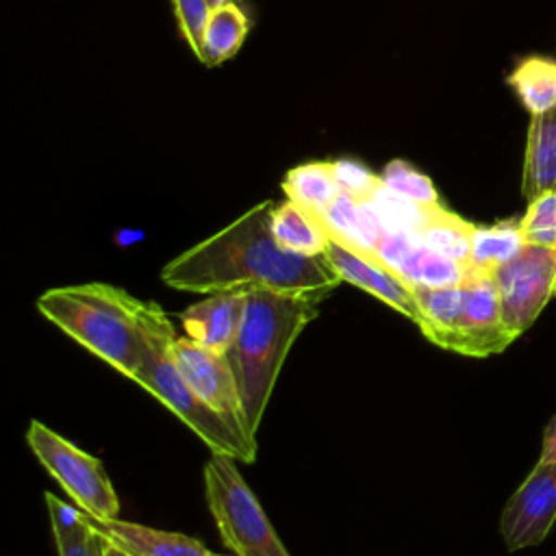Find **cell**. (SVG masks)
<instances>
[{
    "label": "cell",
    "instance_id": "1",
    "mask_svg": "<svg viewBox=\"0 0 556 556\" xmlns=\"http://www.w3.org/2000/svg\"><path fill=\"white\" fill-rule=\"evenodd\" d=\"M274 202L265 200L226 228L172 258L161 280L191 293L232 289H271L287 293L332 291L341 278L321 256H304L282 248L271 232Z\"/></svg>",
    "mask_w": 556,
    "mask_h": 556
},
{
    "label": "cell",
    "instance_id": "2",
    "mask_svg": "<svg viewBox=\"0 0 556 556\" xmlns=\"http://www.w3.org/2000/svg\"><path fill=\"white\" fill-rule=\"evenodd\" d=\"M326 293L328 291H248L239 332L224 356L232 369L245 426L254 439L287 352L304 326L317 317V304Z\"/></svg>",
    "mask_w": 556,
    "mask_h": 556
},
{
    "label": "cell",
    "instance_id": "3",
    "mask_svg": "<svg viewBox=\"0 0 556 556\" xmlns=\"http://www.w3.org/2000/svg\"><path fill=\"white\" fill-rule=\"evenodd\" d=\"M35 306L93 356L122 376L135 378L143 345L141 300L113 285L87 282L52 287L37 298Z\"/></svg>",
    "mask_w": 556,
    "mask_h": 556
},
{
    "label": "cell",
    "instance_id": "4",
    "mask_svg": "<svg viewBox=\"0 0 556 556\" xmlns=\"http://www.w3.org/2000/svg\"><path fill=\"white\" fill-rule=\"evenodd\" d=\"M139 324L143 332L141 365L135 374L150 395L165 404L187 428H191L211 452L228 454L237 460L252 463L256 447L248 445L226 419L213 410L182 378L169 354V343L176 337L169 317L156 302H143L139 306Z\"/></svg>",
    "mask_w": 556,
    "mask_h": 556
},
{
    "label": "cell",
    "instance_id": "5",
    "mask_svg": "<svg viewBox=\"0 0 556 556\" xmlns=\"http://www.w3.org/2000/svg\"><path fill=\"white\" fill-rule=\"evenodd\" d=\"M204 491L219 536L237 556H291L243 480L237 458L211 452L204 463Z\"/></svg>",
    "mask_w": 556,
    "mask_h": 556
},
{
    "label": "cell",
    "instance_id": "6",
    "mask_svg": "<svg viewBox=\"0 0 556 556\" xmlns=\"http://www.w3.org/2000/svg\"><path fill=\"white\" fill-rule=\"evenodd\" d=\"M26 443L43 469L65 489L76 506L91 519H117L119 500L102 463L70 443L65 437L33 419Z\"/></svg>",
    "mask_w": 556,
    "mask_h": 556
},
{
    "label": "cell",
    "instance_id": "7",
    "mask_svg": "<svg viewBox=\"0 0 556 556\" xmlns=\"http://www.w3.org/2000/svg\"><path fill=\"white\" fill-rule=\"evenodd\" d=\"M504 326L519 337L556 298V248L526 243L517 256L493 271Z\"/></svg>",
    "mask_w": 556,
    "mask_h": 556
},
{
    "label": "cell",
    "instance_id": "8",
    "mask_svg": "<svg viewBox=\"0 0 556 556\" xmlns=\"http://www.w3.org/2000/svg\"><path fill=\"white\" fill-rule=\"evenodd\" d=\"M172 361L187 380V384L213 408L226 424L252 447L256 439L250 434L243 417V406L232 369L224 354L213 352L189 337H174L169 343Z\"/></svg>",
    "mask_w": 556,
    "mask_h": 556
},
{
    "label": "cell",
    "instance_id": "9",
    "mask_svg": "<svg viewBox=\"0 0 556 556\" xmlns=\"http://www.w3.org/2000/svg\"><path fill=\"white\" fill-rule=\"evenodd\" d=\"M554 523L556 460H536L519 489L508 497L500 517V534L508 552H519L543 543Z\"/></svg>",
    "mask_w": 556,
    "mask_h": 556
},
{
    "label": "cell",
    "instance_id": "10",
    "mask_svg": "<svg viewBox=\"0 0 556 556\" xmlns=\"http://www.w3.org/2000/svg\"><path fill=\"white\" fill-rule=\"evenodd\" d=\"M324 258L330 263L341 282H350L376 295L413 321L417 319L415 287L402 278L378 252H354L328 239Z\"/></svg>",
    "mask_w": 556,
    "mask_h": 556
},
{
    "label": "cell",
    "instance_id": "11",
    "mask_svg": "<svg viewBox=\"0 0 556 556\" xmlns=\"http://www.w3.org/2000/svg\"><path fill=\"white\" fill-rule=\"evenodd\" d=\"M376 252L413 287L460 285L471 271L469 267L430 250L408 232H387Z\"/></svg>",
    "mask_w": 556,
    "mask_h": 556
},
{
    "label": "cell",
    "instance_id": "12",
    "mask_svg": "<svg viewBox=\"0 0 556 556\" xmlns=\"http://www.w3.org/2000/svg\"><path fill=\"white\" fill-rule=\"evenodd\" d=\"M250 289H232L208 293L202 302L187 306L180 313L182 328L195 343L226 354L232 345L248 304Z\"/></svg>",
    "mask_w": 556,
    "mask_h": 556
},
{
    "label": "cell",
    "instance_id": "13",
    "mask_svg": "<svg viewBox=\"0 0 556 556\" xmlns=\"http://www.w3.org/2000/svg\"><path fill=\"white\" fill-rule=\"evenodd\" d=\"M91 526L111 543L132 556H206V547L187 534L148 528L132 521L91 519Z\"/></svg>",
    "mask_w": 556,
    "mask_h": 556
},
{
    "label": "cell",
    "instance_id": "14",
    "mask_svg": "<svg viewBox=\"0 0 556 556\" xmlns=\"http://www.w3.org/2000/svg\"><path fill=\"white\" fill-rule=\"evenodd\" d=\"M556 189V106L530 115L521 193L526 200Z\"/></svg>",
    "mask_w": 556,
    "mask_h": 556
},
{
    "label": "cell",
    "instance_id": "15",
    "mask_svg": "<svg viewBox=\"0 0 556 556\" xmlns=\"http://www.w3.org/2000/svg\"><path fill=\"white\" fill-rule=\"evenodd\" d=\"M43 500L59 556H102V534L80 508L70 506L48 491L43 493Z\"/></svg>",
    "mask_w": 556,
    "mask_h": 556
},
{
    "label": "cell",
    "instance_id": "16",
    "mask_svg": "<svg viewBox=\"0 0 556 556\" xmlns=\"http://www.w3.org/2000/svg\"><path fill=\"white\" fill-rule=\"evenodd\" d=\"M271 232L282 248L304 256H321L328 245V232L321 217L291 200L274 206Z\"/></svg>",
    "mask_w": 556,
    "mask_h": 556
},
{
    "label": "cell",
    "instance_id": "17",
    "mask_svg": "<svg viewBox=\"0 0 556 556\" xmlns=\"http://www.w3.org/2000/svg\"><path fill=\"white\" fill-rule=\"evenodd\" d=\"M245 35L248 17L235 2L215 7L208 11L195 56L204 65L215 67L237 54Z\"/></svg>",
    "mask_w": 556,
    "mask_h": 556
},
{
    "label": "cell",
    "instance_id": "18",
    "mask_svg": "<svg viewBox=\"0 0 556 556\" xmlns=\"http://www.w3.org/2000/svg\"><path fill=\"white\" fill-rule=\"evenodd\" d=\"M282 191L287 200L317 217H321L341 193L332 174V163L326 161L291 167L282 180Z\"/></svg>",
    "mask_w": 556,
    "mask_h": 556
},
{
    "label": "cell",
    "instance_id": "19",
    "mask_svg": "<svg viewBox=\"0 0 556 556\" xmlns=\"http://www.w3.org/2000/svg\"><path fill=\"white\" fill-rule=\"evenodd\" d=\"M508 85L530 115L556 106V59L543 54L523 56L508 74Z\"/></svg>",
    "mask_w": 556,
    "mask_h": 556
},
{
    "label": "cell",
    "instance_id": "20",
    "mask_svg": "<svg viewBox=\"0 0 556 556\" xmlns=\"http://www.w3.org/2000/svg\"><path fill=\"white\" fill-rule=\"evenodd\" d=\"M526 245L521 217H508L489 226H473L471 237V269L493 274Z\"/></svg>",
    "mask_w": 556,
    "mask_h": 556
},
{
    "label": "cell",
    "instance_id": "21",
    "mask_svg": "<svg viewBox=\"0 0 556 556\" xmlns=\"http://www.w3.org/2000/svg\"><path fill=\"white\" fill-rule=\"evenodd\" d=\"M471 222L463 219L460 215L447 211L443 204L434 206L421 230L417 232V239L428 245L430 250L443 254L445 258H452L465 267L471 269V237H473Z\"/></svg>",
    "mask_w": 556,
    "mask_h": 556
},
{
    "label": "cell",
    "instance_id": "22",
    "mask_svg": "<svg viewBox=\"0 0 556 556\" xmlns=\"http://www.w3.org/2000/svg\"><path fill=\"white\" fill-rule=\"evenodd\" d=\"M380 182L389 191H393L400 198L410 200L415 204H421V206L441 204L432 180L426 174H421L419 169H415L413 165H408L406 161H400V159L389 161L380 174Z\"/></svg>",
    "mask_w": 556,
    "mask_h": 556
},
{
    "label": "cell",
    "instance_id": "23",
    "mask_svg": "<svg viewBox=\"0 0 556 556\" xmlns=\"http://www.w3.org/2000/svg\"><path fill=\"white\" fill-rule=\"evenodd\" d=\"M521 232L526 243L556 248V189L528 200V208L521 215Z\"/></svg>",
    "mask_w": 556,
    "mask_h": 556
},
{
    "label": "cell",
    "instance_id": "24",
    "mask_svg": "<svg viewBox=\"0 0 556 556\" xmlns=\"http://www.w3.org/2000/svg\"><path fill=\"white\" fill-rule=\"evenodd\" d=\"M332 174L341 193H348L356 200H369L380 187V174H374L369 167L354 159L332 161Z\"/></svg>",
    "mask_w": 556,
    "mask_h": 556
},
{
    "label": "cell",
    "instance_id": "25",
    "mask_svg": "<svg viewBox=\"0 0 556 556\" xmlns=\"http://www.w3.org/2000/svg\"><path fill=\"white\" fill-rule=\"evenodd\" d=\"M172 4H174L178 28H180L187 46L195 54L211 7L206 4V0H172Z\"/></svg>",
    "mask_w": 556,
    "mask_h": 556
},
{
    "label": "cell",
    "instance_id": "26",
    "mask_svg": "<svg viewBox=\"0 0 556 556\" xmlns=\"http://www.w3.org/2000/svg\"><path fill=\"white\" fill-rule=\"evenodd\" d=\"M539 460H543V463H554L556 460V415L549 419V424L543 430V443H541Z\"/></svg>",
    "mask_w": 556,
    "mask_h": 556
},
{
    "label": "cell",
    "instance_id": "27",
    "mask_svg": "<svg viewBox=\"0 0 556 556\" xmlns=\"http://www.w3.org/2000/svg\"><path fill=\"white\" fill-rule=\"evenodd\" d=\"M102 556H132V554L124 552L122 547H117L115 543H111V541H106V539L102 536Z\"/></svg>",
    "mask_w": 556,
    "mask_h": 556
},
{
    "label": "cell",
    "instance_id": "28",
    "mask_svg": "<svg viewBox=\"0 0 556 556\" xmlns=\"http://www.w3.org/2000/svg\"><path fill=\"white\" fill-rule=\"evenodd\" d=\"M232 0H206V4L211 7V9H215V7H222V4H230Z\"/></svg>",
    "mask_w": 556,
    "mask_h": 556
},
{
    "label": "cell",
    "instance_id": "29",
    "mask_svg": "<svg viewBox=\"0 0 556 556\" xmlns=\"http://www.w3.org/2000/svg\"><path fill=\"white\" fill-rule=\"evenodd\" d=\"M206 556H219V554H211V552H206Z\"/></svg>",
    "mask_w": 556,
    "mask_h": 556
}]
</instances>
